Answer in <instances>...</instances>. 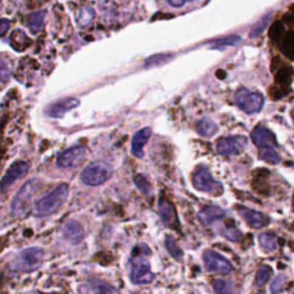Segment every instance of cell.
I'll use <instances>...</instances> for the list:
<instances>
[{
    "label": "cell",
    "mask_w": 294,
    "mask_h": 294,
    "mask_svg": "<svg viewBox=\"0 0 294 294\" xmlns=\"http://www.w3.org/2000/svg\"><path fill=\"white\" fill-rule=\"evenodd\" d=\"M68 193H69V187L66 183L58 185L52 192L43 197L35 203L33 214L38 217H45L54 214L66 201Z\"/></svg>",
    "instance_id": "6da1fadb"
},
{
    "label": "cell",
    "mask_w": 294,
    "mask_h": 294,
    "mask_svg": "<svg viewBox=\"0 0 294 294\" xmlns=\"http://www.w3.org/2000/svg\"><path fill=\"white\" fill-rule=\"evenodd\" d=\"M113 174V169L109 164L97 161L88 164L80 174V180L89 186H98L108 181Z\"/></svg>",
    "instance_id": "7a4b0ae2"
},
{
    "label": "cell",
    "mask_w": 294,
    "mask_h": 294,
    "mask_svg": "<svg viewBox=\"0 0 294 294\" xmlns=\"http://www.w3.org/2000/svg\"><path fill=\"white\" fill-rule=\"evenodd\" d=\"M44 252L39 247H29L21 252L12 262V269L20 272H30L39 268Z\"/></svg>",
    "instance_id": "3957f363"
},
{
    "label": "cell",
    "mask_w": 294,
    "mask_h": 294,
    "mask_svg": "<svg viewBox=\"0 0 294 294\" xmlns=\"http://www.w3.org/2000/svg\"><path fill=\"white\" fill-rule=\"evenodd\" d=\"M41 183L39 180H30L21 187L11 204V211L13 214L19 215L29 206L32 197L35 195Z\"/></svg>",
    "instance_id": "277c9868"
},
{
    "label": "cell",
    "mask_w": 294,
    "mask_h": 294,
    "mask_svg": "<svg viewBox=\"0 0 294 294\" xmlns=\"http://www.w3.org/2000/svg\"><path fill=\"white\" fill-rule=\"evenodd\" d=\"M234 99H236V104L238 105V107L248 114L260 112L264 104L262 95L247 90L245 88L239 89L237 91Z\"/></svg>",
    "instance_id": "5b68a950"
},
{
    "label": "cell",
    "mask_w": 294,
    "mask_h": 294,
    "mask_svg": "<svg viewBox=\"0 0 294 294\" xmlns=\"http://www.w3.org/2000/svg\"><path fill=\"white\" fill-rule=\"evenodd\" d=\"M130 279L134 284H148L154 280V274L151 270V266L144 257H136L130 263Z\"/></svg>",
    "instance_id": "8992f818"
},
{
    "label": "cell",
    "mask_w": 294,
    "mask_h": 294,
    "mask_svg": "<svg viewBox=\"0 0 294 294\" xmlns=\"http://www.w3.org/2000/svg\"><path fill=\"white\" fill-rule=\"evenodd\" d=\"M192 183L194 187L202 192L219 193L222 191V185L220 182L215 181L207 168L200 167L195 170L192 177Z\"/></svg>",
    "instance_id": "52a82bcc"
},
{
    "label": "cell",
    "mask_w": 294,
    "mask_h": 294,
    "mask_svg": "<svg viewBox=\"0 0 294 294\" xmlns=\"http://www.w3.org/2000/svg\"><path fill=\"white\" fill-rule=\"evenodd\" d=\"M203 262L206 269L211 272H217L221 275L230 274L232 270V266L227 259L222 255L214 252V250H206L203 253Z\"/></svg>",
    "instance_id": "ba28073f"
},
{
    "label": "cell",
    "mask_w": 294,
    "mask_h": 294,
    "mask_svg": "<svg viewBox=\"0 0 294 294\" xmlns=\"http://www.w3.org/2000/svg\"><path fill=\"white\" fill-rule=\"evenodd\" d=\"M28 169L29 165L24 161H16L15 163H13L7 169V172L4 175L2 181H0V190H2V192H6L13 183L25 176L28 173Z\"/></svg>",
    "instance_id": "9c48e42d"
},
{
    "label": "cell",
    "mask_w": 294,
    "mask_h": 294,
    "mask_svg": "<svg viewBox=\"0 0 294 294\" xmlns=\"http://www.w3.org/2000/svg\"><path fill=\"white\" fill-rule=\"evenodd\" d=\"M247 138L244 136H231V137L221 138L217 142V152L221 155H232L240 152L246 146Z\"/></svg>",
    "instance_id": "30bf717a"
},
{
    "label": "cell",
    "mask_w": 294,
    "mask_h": 294,
    "mask_svg": "<svg viewBox=\"0 0 294 294\" xmlns=\"http://www.w3.org/2000/svg\"><path fill=\"white\" fill-rule=\"evenodd\" d=\"M85 157V148L83 146H74L59 154L57 163L60 168H74L82 162Z\"/></svg>",
    "instance_id": "8fae6325"
},
{
    "label": "cell",
    "mask_w": 294,
    "mask_h": 294,
    "mask_svg": "<svg viewBox=\"0 0 294 294\" xmlns=\"http://www.w3.org/2000/svg\"><path fill=\"white\" fill-rule=\"evenodd\" d=\"M250 137H252L253 143L260 148L274 147L275 145H277V139L275 137V135L272 134L270 130H268L263 127L255 128L252 131Z\"/></svg>",
    "instance_id": "7c38bea8"
},
{
    "label": "cell",
    "mask_w": 294,
    "mask_h": 294,
    "mask_svg": "<svg viewBox=\"0 0 294 294\" xmlns=\"http://www.w3.org/2000/svg\"><path fill=\"white\" fill-rule=\"evenodd\" d=\"M78 105L79 100L76 99V98H66V99H62L51 105L48 110H46V113L52 117H61L69 110L77 107Z\"/></svg>",
    "instance_id": "4fadbf2b"
},
{
    "label": "cell",
    "mask_w": 294,
    "mask_h": 294,
    "mask_svg": "<svg viewBox=\"0 0 294 294\" xmlns=\"http://www.w3.org/2000/svg\"><path fill=\"white\" fill-rule=\"evenodd\" d=\"M84 234V229L77 221L69 220L63 225V236L71 244H79L83 240Z\"/></svg>",
    "instance_id": "5bb4252c"
},
{
    "label": "cell",
    "mask_w": 294,
    "mask_h": 294,
    "mask_svg": "<svg viewBox=\"0 0 294 294\" xmlns=\"http://www.w3.org/2000/svg\"><path fill=\"white\" fill-rule=\"evenodd\" d=\"M152 135V130L151 128H143L140 129L137 134L134 136L132 138V144H131V153L134 154L136 157H140L144 156V152H143V147L146 145Z\"/></svg>",
    "instance_id": "9a60e30c"
},
{
    "label": "cell",
    "mask_w": 294,
    "mask_h": 294,
    "mask_svg": "<svg viewBox=\"0 0 294 294\" xmlns=\"http://www.w3.org/2000/svg\"><path fill=\"white\" fill-rule=\"evenodd\" d=\"M238 214L246 221V223L252 228L260 229L267 224V220L263 214L246 207H238Z\"/></svg>",
    "instance_id": "2e32d148"
},
{
    "label": "cell",
    "mask_w": 294,
    "mask_h": 294,
    "mask_svg": "<svg viewBox=\"0 0 294 294\" xmlns=\"http://www.w3.org/2000/svg\"><path fill=\"white\" fill-rule=\"evenodd\" d=\"M225 216V212L222 208L212 206L207 207L199 213V220L203 225H211L216 220H221Z\"/></svg>",
    "instance_id": "e0dca14e"
},
{
    "label": "cell",
    "mask_w": 294,
    "mask_h": 294,
    "mask_svg": "<svg viewBox=\"0 0 294 294\" xmlns=\"http://www.w3.org/2000/svg\"><path fill=\"white\" fill-rule=\"evenodd\" d=\"M159 212H160L161 219H162L164 224L174 225L177 222L176 211H175L173 203L169 202L168 200H165V199L160 200Z\"/></svg>",
    "instance_id": "ac0fdd59"
},
{
    "label": "cell",
    "mask_w": 294,
    "mask_h": 294,
    "mask_svg": "<svg viewBox=\"0 0 294 294\" xmlns=\"http://www.w3.org/2000/svg\"><path fill=\"white\" fill-rule=\"evenodd\" d=\"M11 45L14 50L22 52V51H24L30 45V39H29V37L22 30H19L18 29V30L13 31L11 35Z\"/></svg>",
    "instance_id": "d6986e66"
},
{
    "label": "cell",
    "mask_w": 294,
    "mask_h": 294,
    "mask_svg": "<svg viewBox=\"0 0 294 294\" xmlns=\"http://www.w3.org/2000/svg\"><path fill=\"white\" fill-rule=\"evenodd\" d=\"M217 130H219V128L215 124L214 122L209 118H202V120H200L197 124V131L199 135H201L202 137H213L214 136Z\"/></svg>",
    "instance_id": "ffe728a7"
},
{
    "label": "cell",
    "mask_w": 294,
    "mask_h": 294,
    "mask_svg": "<svg viewBox=\"0 0 294 294\" xmlns=\"http://www.w3.org/2000/svg\"><path fill=\"white\" fill-rule=\"evenodd\" d=\"M45 13L44 12H36L32 13L28 16V27L33 33H37L43 28L44 23Z\"/></svg>",
    "instance_id": "44dd1931"
},
{
    "label": "cell",
    "mask_w": 294,
    "mask_h": 294,
    "mask_svg": "<svg viewBox=\"0 0 294 294\" xmlns=\"http://www.w3.org/2000/svg\"><path fill=\"white\" fill-rule=\"evenodd\" d=\"M95 18V12L91 7H82L78 12L77 16V22L80 27H87L88 24H90L91 21Z\"/></svg>",
    "instance_id": "7402d4cb"
},
{
    "label": "cell",
    "mask_w": 294,
    "mask_h": 294,
    "mask_svg": "<svg viewBox=\"0 0 294 294\" xmlns=\"http://www.w3.org/2000/svg\"><path fill=\"white\" fill-rule=\"evenodd\" d=\"M260 156L262 157L263 160L268 161L269 163L277 164L279 163L280 156L278 153L275 151L274 147H262L260 148Z\"/></svg>",
    "instance_id": "603a6c76"
},
{
    "label": "cell",
    "mask_w": 294,
    "mask_h": 294,
    "mask_svg": "<svg viewBox=\"0 0 294 294\" xmlns=\"http://www.w3.org/2000/svg\"><path fill=\"white\" fill-rule=\"evenodd\" d=\"M213 287H214V291L217 294H236V289H234L233 285L223 279H216Z\"/></svg>",
    "instance_id": "cb8c5ba5"
},
{
    "label": "cell",
    "mask_w": 294,
    "mask_h": 294,
    "mask_svg": "<svg viewBox=\"0 0 294 294\" xmlns=\"http://www.w3.org/2000/svg\"><path fill=\"white\" fill-rule=\"evenodd\" d=\"M260 245L262 246V248L266 252H274L276 249V240L275 237H272L269 233H262L259 237Z\"/></svg>",
    "instance_id": "d4e9b609"
},
{
    "label": "cell",
    "mask_w": 294,
    "mask_h": 294,
    "mask_svg": "<svg viewBox=\"0 0 294 294\" xmlns=\"http://www.w3.org/2000/svg\"><path fill=\"white\" fill-rule=\"evenodd\" d=\"M283 53L289 59H294V32H288L282 45Z\"/></svg>",
    "instance_id": "484cf974"
},
{
    "label": "cell",
    "mask_w": 294,
    "mask_h": 294,
    "mask_svg": "<svg viewBox=\"0 0 294 294\" xmlns=\"http://www.w3.org/2000/svg\"><path fill=\"white\" fill-rule=\"evenodd\" d=\"M92 287L97 294H120L117 292V289L113 287L112 285L104 282H99V280H95Z\"/></svg>",
    "instance_id": "4316f807"
},
{
    "label": "cell",
    "mask_w": 294,
    "mask_h": 294,
    "mask_svg": "<svg viewBox=\"0 0 294 294\" xmlns=\"http://www.w3.org/2000/svg\"><path fill=\"white\" fill-rule=\"evenodd\" d=\"M165 247H167L168 252L172 254V257L176 260H181L183 258V252L180 247L177 246L176 241L174 240L173 237L167 236L165 237Z\"/></svg>",
    "instance_id": "83f0119b"
},
{
    "label": "cell",
    "mask_w": 294,
    "mask_h": 294,
    "mask_svg": "<svg viewBox=\"0 0 294 294\" xmlns=\"http://www.w3.org/2000/svg\"><path fill=\"white\" fill-rule=\"evenodd\" d=\"M220 233L223 237L227 238L229 240L237 241L241 237V233L238 231L237 228L234 225H228V227H222L220 230Z\"/></svg>",
    "instance_id": "f1b7e54d"
},
{
    "label": "cell",
    "mask_w": 294,
    "mask_h": 294,
    "mask_svg": "<svg viewBox=\"0 0 294 294\" xmlns=\"http://www.w3.org/2000/svg\"><path fill=\"white\" fill-rule=\"evenodd\" d=\"M271 276V269L267 266H262L257 272V276H255V284L261 286V285L266 284L268 280H269Z\"/></svg>",
    "instance_id": "f546056e"
},
{
    "label": "cell",
    "mask_w": 294,
    "mask_h": 294,
    "mask_svg": "<svg viewBox=\"0 0 294 294\" xmlns=\"http://www.w3.org/2000/svg\"><path fill=\"white\" fill-rule=\"evenodd\" d=\"M134 182H135L136 186H137L138 189H139L140 191H142L143 193L147 194V193L150 192V191H151V185H150V183H148L146 178H145L144 176H142V175H137V176H136V177L134 178Z\"/></svg>",
    "instance_id": "4dcf8cb0"
},
{
    "label": "cell",
    "mask_w": 294,
    "mask_h": 294,
    "mask_svg": "<svg viewBox=\"0 0 294 294\" xmlns=\"http://www.w3.org/2000/svg\"><path fill=\"white\" fill-rule=\"evenodd\" d=\"M283 32H284V25H283V23L276 22L271 27L269 35H270V38H271L272 40L278 41L280 39V37L283 36Z\"/></svg>",
    "instance_id": "1f68e13d"
},
{
    "label": "cell",
    "mask_w": 294,
    "mask_h": 294,
    "mask_svg": "<svg viewBox=\"0 0 294 294\" xmlns=\"http://www.w3.org/2000/svg\"><path fill=\"white\" fill-rule=\"evenodd\" d=\"M285 285V276L284 275H278L275 278L274 282H272L270 286V291L274 294H278L279 292H282V289L284 288Z\"/></svg>",
    "instance_id": "d6a6232c"
},
{
    "label": "cell",
    "mask_w": 294,
    "mask_h": 294,
    "mask_svg": "<svg viewBox=\"0 0 294 294\" xmlns=\"http://www.w3.org/2000/svg\"><path fill=\"white\" fill-rule=\"evenodd\" d=\"M11 68L6 61L0 59V82L5 83L11 77Z\"/></svg>",
    "instance_id": "836d02e7"
},
{
    "label": "cell",
    "mask_w": 294,
    "mask_h": 294,
    "mask_svg": "<svg viewBox=\"0 0 294 294\" xmlns=\"http://www.w3.org/2000/svg\"><path fill=\"white\" fill-rule=\"evenodd\" d=\"M170 55H164V54H160V55H155V57H152L148 59L146 61V67H154V66H159L160 63L167 62L169 60Z\"/></svg>",
    "instance_id": "e575fe53"
},
{
    "label": "cell",
    "mask_w": 294,
    "mask_h": 294,
    "mask_svg": "<svg viewBox=\"0 0 294 294\" xmlns=\"http://www.w3.org/2000/svg\"><path fill=\"white\" fill-rule=\"evenodd\" d=\"M240 40V37H237V36H232V37H229V38H225V39H221V40H217L216 41V45L214 48H223V46H229V45H236L238 41Z\"/></svg>",
    "instance_id": "d590c367"
},
{
    "label": "cell",
    "mask_w": 294,
    "mask_h": 294,
    "mask_svg": "<svg viewBox=\"0 0 294 294\" xmlns=\"http://www.w3.org/2000/svg\"><path fill=\"white\" fill-rule=\"evenodd\" d=\"M268 20H269V16H266V18H264L262 21H260V22L255 25L252 31V37L260 35V33L264 30V28H266V25H267L266 22H268Z\"/></svg>",
    "instance_id": "8d00e7d4"
},
{
    "label": "cell",
    "mask_w": 294,
    "mask_h": 294,
    "mask_svg": "<svg viewBox=\"0 0 294 294\" xmlns=\"http://www.w3.org/2000/svg\"><path fill=\"white\" fill-rule=\"evenodd\" d=\"M287 70H280L277 75V82L280 84H285V83H289L291 80V71L286 74Z\"/></svg>",
    "instance_id": "74e56055"
},
{
    "label": "cell",
    "mask_w": 294,
    "mask_h": 294,
    "mask_svg": "<svg viewBox=\"0 0 294 294\" xmlns=\"http://www.w3.org/2000/svg\"><path fill=\"white\" fill-rule=\"evenodd\" d=\"M10 29V21L6 19H0V37L5 35Z\"/></svg>",
    "instance_id": "f35d334b"
},
{
    "label": "cell",
    "mask_w": 294,
    "mask_h": 294,
    "mask_svg": "<svg viewBox=\"0 0 294 294\" xmlns=\"http://www.w3.org/2000/svg\"><path fill=\"white\" fill-rule=\"evenodd\" d=\"M191 2H193V0H186V3H191Z\"/></svg>",
    "instance_id": "ab89813d"
},
{
    "label": "cell",
    "mask_w": 294,
    "mask_h": 294,
    "mask_svg": "<svg viewBox=\"0 0 294 294\" xmlns=\"http://www.w3.org/2000/svg\"><path fill=\"white\" fill-rule=\"evenodd\" d=\"M292 114H293V118H294V108H293V110H292Z\"/></svg>",
    "instance_id": "60d3db41"
},
{
    "label": "cell",
    "mask_w": 294,
    "mask_h": 294,
    "mask_svg": "<svg viewBox=\"0 0 294 294\" xmlns=\"http://www.w3.org/2000/svg\"><path fill=\"white\" fill-rule=\"evenodd\" d=\"M43 2H48V0H43Z\"/></svg>",
    "instance_id": "b9f144b4"
},
{
    "label": "cell",
    "mask_w": 294,
    "mask_h": 294,
    "mask_svg": "<svg viewBox=\"0 0 294 294\" xmlns=\"http://www.w3.org/2000/svg\"><path fill=\"white\" fill-rule=\"evenodd\" d=\"M0 2H2V0H0Z\"/></svg>",
    "instance_id": "7bdbcfd3"
}]
</instances>
